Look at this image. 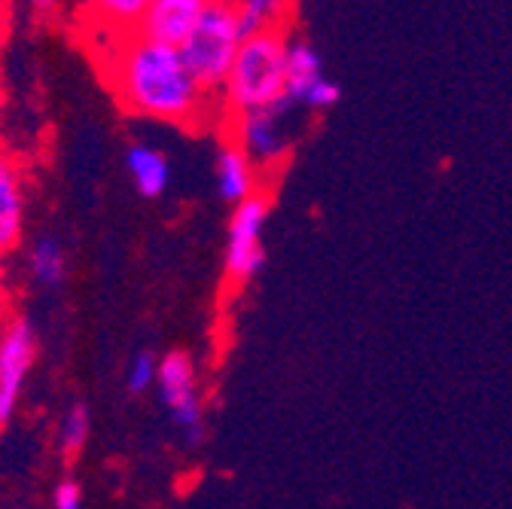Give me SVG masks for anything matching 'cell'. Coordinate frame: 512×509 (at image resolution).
Wrapping results in <instances>:
<instances>
[{"label": "cell", "mask_w": 512, "mask_h": 509, "mask_svg": "<svg viewBox=\"0 0 512 509\" xmlns=\"http://www.w3.org/2000/svg\"><path fill=\"white\" fill-rule=\"evenodd\" d=\"M64 269H68L64 247L49 235L37 238L34 247H31V275L46 287H58L64 281Z\"/></svg>", "instance_id": "cell-14"}, {"label": "cell", "mask_w": 512, "mask_h": 509, "mask_svg": "<svg viewBox=\"0 0 512 509\" xmlns=\"http://www.w3.org/2000/svg\"><path fill=\"white\" fill-rule=\"evenodd\" d=\"M0 327H4V293H0Z\"/></svg>", "instance_id": "cell-20"}, {"label": "cell", "mask_w": 512, "mask_h": 509, "mask_svg": "<svg viewBox=\"0 0 512 509\" xmlns=\"http://www.w3.org/2000/svg\"><path fill=\"white\" fill-rule=\"evenodd\" d=\"M89 409L83 403H74L68 409V415L61 418V427H58V449H61V458L64 461H77L86 449V442H89Z\"/></svg>", "instance_id": "cell-15"}, {"label": "cell", "mask_w": 512, "mask_h": 509, "mask_svg": "<svg viewBox=\"0 0 512 509\" xmlns=\"http://www.w3.org/2000/svg\"><path fill=\"white\" fill-rule=\"evenodd\" d=\"M241 28L235 16V4L223 0H205V10L199 16L196 31L180 46V55L186 68L208 95L220 92L226 83V74L235 61V52L241 46Z\"/></svg>", "instance_id": "cell-3"}, {"label": "cell", "mask_w": 512, "mask_h": 509, "mask_svg": "<svg viewBox=\"0 0 512 509\" xmlns=\"http://www.w3.org/2000/svg\"><path fill=\"white\" fill-rule=\"evenodd\" d=\"M156 388L174 424L186 433L192 445H199L205 436V409H202L196 363H192L186 351H168L159 360Z\"/></svg>", "instance_id": "cell-4"}, {"label": "cell", "mask_w": 512, "mask_h": 509, "mask_svg": "<svg viewBox=\"0 0 512 509\" xmlns=\"http://www.w3.org/2000/svg\"><path fill=\"white\" fill-rule=\"evenodd\" d=\"M281 113L284 107L232 116V132H235L232 141L244 150V156L253 162L256 171L278 168L287 156V135L281 129Z\"/></svg>", "instance_id": "cell-7"}, {"label": "cell", "mask_w": 512, "mask_h": 509, "mask_svg": "<svg viewBox=\"0 0 512 509\" xmlns=\"http://www.w3.org/2000/svg\"><path fill=\"white\" fill-rule=\"evenodd\" d=\"M202 10L205 0H147V10L138 22V34L153 43L180 49L189 40V34L196 31Z\"/></svg>", "instance_id": "cell-8"}, {"label": "cell", "mask_w": 512, "mask_h": 509, "mask_svg": "<svg viewBox=\"0 0 512 509\" xmlns=\"http://www.w3.org/2000/svg\"><path fill=\"white\" fill-rule=\"evenodd\" d=\"M324 80L320 55L308 40H290L287 46V74H284V98L287 104L305 101V95Z\"/></svg>", "instance_id": "cell-11"}, {"label": "cell", "mask_w": 512, "mask_h": 509, "mask_svg": "<svg viewBox=\"0 0 512 509\" xmlns=\"http://www.w3.org/2000/svg\"><path fill=\"white\" fill-rule=\"evenodd\" d=\"M217 189L229 205H241L250 196L260 193L253 162L244 156V150L232 138L223 141L220 153H217Z\"/></svg>", "instance_id": "cell-10"}, {"label": "cell", "mask_w": 512, "mask_h": 509, "mask_svg": "<svg viewBox=\"0 0 512 509\" xmlns=\"http://www.w3.org/2000/svg\"><path fill=\"white\" fill-rule=\"evenodd\" d=\"M37 333L28 317H10L0 327V427H7L16 415L25 375L34 366Z\"/></svg>", "instance_id": "cell-6"}, {"label": "cell", "mask_w": 512, "mask_h": 509, "mask_svg": "<svg viewBox=\"0 0 512 509\" xmlns=\"http://www.w3.org/2000/svg\"><path fill=\"white\" fill-rule=\"evenodd\" d=\"M52 509H83V485L77 479H61L52 491Z\"/></svg>", "instance_id": "cell-18"}, {"label": "cell", "mask_w": 512, "mask_h": 509, "mask_svg": "<svg viewBox=\"0 0 512 509\" xmlns=\"http://www.w3.org/2000/svg\"><path fill=\"white\" fill-rule=\"evenodd\" d=\"M25 232V171L19 159L0 147V260L19 247Z\"/></svg>", "instance_id": "cell-9"}, {"label": "cell", "mask_w": 512, "mask_h": 509, "mask_svg": "<svg viewBox=\"0 0 512 509\" xmlns=\"http://www.w3.org/2000/svg\"><path fill=\"white\" fill-rule=\"evenodd\" d=\"M104 77L119 104L135 113L177 125H199L208 113V92L192 80L180 49L147 37L122 34L104 58Z\"/></svg>", "instance_id": "cell-1"}, {"label": "cell", "mask_w": 512, "mask_h": 509, "mask_svg": "<svg viewBox=\"0 0 512 509\" xmlns=\"http://www.w3.org/2000/svg\"><path fill=\"white\" fill-rule=\"evenodd\" d=\"M235 16H238L241 37L287 31L293 4H284V0H241V4H235Z\"/></svg>", "instance_id": "cell-13"}, {"label": "cell", "mask_w": 512, "mask_h": 509, "mask_svg": "<svg viewBox=\"0 0 512 509\" xmlns=\"http://www.w3.org/2000/svg\"><path fill=\"white\" fill-rule=\"evenodd\" d=\"M339 95H342V92H339V86H336L333 80H327V77H324V80H320V83L305 95V101H302V104H308V107H314V110H327V107H333V104L339 101Z\"/></svg>", "instance_id": "cell-19"}, {"label": "cell", "mask_w": 512, "mask_h": 509, "mask_svg": "<svg viewBox=\"0 0 512 509\" xmlns=\"http://www.w3.org/2000/svg\"><path fill=\"white\" fill-rule=\"evenodd\" d=\"M156 369H159V360L150 351H138L132 363H128L125 388L132 394H147L150 388H156Z\"/></svg>", "instance_id": "cell-17"}, {"label": "cell", "mask_w": 512, "mask_h": 509, "mask_svg": "<svg viewBox=\"0 0 512 509\" xmlns=\"http://www.w3.org/2000/svg\"><path fill=\"white\" fill-rule=\"evenodd\" d=\"M144 10H147V0H104V4L92 7V13L101 16V25H113L116 37L135 34Z\"/></svg>", "instance_id": "cell-16"}, {"label": "cell", "mask_w": 512, "mask_h": 509, "mask_svg": "<svg viewBox=\"0 0 512 509\" xmlns=\"http://www.w3.org/2000/svg\"><path fill=\"white\" fill-rule=\"evenodd\" d=\"M287 31H266L244 37L235 61L223 83V107L232 116L290 107L284 98V74H287Z\"/></svg>", "instance_id": "cell-2"}, {"label": "cell", "mask_w": 512, "mask_h": 509, "mask_svg": "<svg viewBox=\"0 0 512 509\" xmlns=\"http://www.w3.org/2000/svg\"><path fill=\"white\" fill-rule=\"evenodd\" d=\"M125 165L144 199H159L165 193L171 171H168V159L159 150L147 144H132L125 153Z\"/></svg>", "instance_id": "cell-12"}, {"label": "cell", "mask_w": 512, "mask_h": 509, "mask_svg": "<svg viewBox=\"0 0 512 509\" xmlns=\"http://www.w3.org/2000/svg\"><path fill=\"white\" fill-rule=\"evenodd\" d=\"M269 217V199L266 193H256L247 202L235 205L232 223H229V247H226V278L232 284H247L256 272L263 269V226Z\"/></svg>", "instance_id": "cell-5"}]
</instances>
